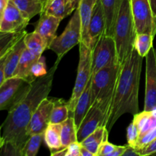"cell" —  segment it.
<instances>
[{"label": "cell", "mask_w": 156, "mask_h": 156, "mask_svg": "<svg viewBox=\"0 0 156 156\" xmlns=\"http://www.w3.org/2000/svg\"><path fill=\"white\" fill-rule=\"evenodd\" d=\"M61 59H58L47 75L31 83L30 90L14 108L8 111V116L2 125L0 147L10 142L22 152L29 139L27 128L31 117L43 100L49 96L53 76Z\"/></svg>", "instance_id": "cell-1"}, {"label": "cell", "mask_w": 156, "mask_h": 156, "mask_svg": "<svg viewBox=\"0 0 156 156\" xmlns=\"http://www.w3.org/2000/svg\"><path fill=\"white\" fill-rule=\"evenodd\" d=\"M143 57L135 49L121 65L115 94L106 128L111 131L114 123L124 114L139 113V88Z\"/></svg>", "instance_id": "cell-2"}, {"label": "cell", "mask_w": 156, "mask_h": 156, "mask_svg": "<svg viewBox=\"0 0 156 156\" xmlns=\"http://www.w3.org/2000/svg\"><path fill=\"white\" fill-rule=\"evenodd\" d=\"M121 65L107 67L92 76L91 86V105L98 107L108 121L111 105L115 94Z\"/></svg>", "instance_id": "cell-3"}, {"label": "cell", "mask_w": 156, "mask_h": 156, "mask_svg": "<svg viewBox=\"0 0 156 156\" xmlns=\"http://www.w3.org/2000/svg\"><path fill=\"white\" fill-rule=\"evenodd\" d=\"M136 34L130 1L123 0L113 36L115 41L117 56L120 65L124 62L134 49V41Z\"/></svg>", "instance_id": "cell-4"}, {"label": "cell", "mask_w": 156, "mask_h": 156, "mask_svg": "<svg viewBox=\"0 0 156 156\" xmlns=\"http://www.w3.org/2000/svg\"><path fill=\"white\" fill-rule=\"evenodd\" d=\"M82 42V23L79 9H76L73 16L69 21L65 30L49 45V50L56 53L58 59H61L72 48Z\"/></svg>", "instance_id": "cell-5"}, {"label": "cell", "mask_w": 156, "mask_h": 156, "mask_svg": "<svg viewBox=\"0 0 156 156\" xmlns=\"http://www.w3.org/2000/svg\"><path fill=\"white\" fill-rule=\"evenodd\" d=\"M91 77V50L84 43L81 42L79 44V61L76 83L71 97L67 101L70 111V117H73V111L78 101Z\"/></svg>", "instance_id": "cell-6"}, {"label": "cell", "mask_w": 156, "mask_h": 156, "mask_svg": "<svg viewBox=\"0 0 156 156\" xmlns=\"http://www.w3.org/2000/svg\"><path fill=\"white\" fill-rule=\"evenodd\" d=\"M120 64L115 41L111 36L104 34L91 50V75L101 69Z\"/></svg>", "instance_id": "cell-7"}, {"label": "cell", "mask_w": 156, "mask_h": 156, "mask_svg": "<svg viewBox=\"0 0 156 156\" xmlns=\"http://www.w3.org/2000/svg\"><path fill=\"white\" fill-rule=\"evenodd\" d=\"M31 87L23 79L12 77L0 85V110L9 111L24 98Z\"/></svg>", "instance_id": "cell-8"}, {"label": "cell", "mask_w": 156, "mask_h": 156, "mask_svg": "<svg viewBox=\"0 0 156 156\" xmlns=\"http://www.w3.org/2000/svg\"><path fill=\"white\" fill-rule=\"evenodd\" d=\"M131 11L137 34H156V16L152 12L149 0H129Z\"/></svg>", "instance_id": "cell-9"}, {"label": "cell", "mask_w": 156, "mask_h": 156, "mask_svg": "<svg viewBox=\"0 0 156 156\" xmlns=\"http://www.w3.org/2000/svg\"><path fill=\"white\" fill-rule=\"evenodd\" d=\"M156 108V50L152 47L146 56V91L144 111Z\"/></svg>", "instance_id": "cell-10"}, {"label": "cell", "mask_w": 156, "mask_h": 156, "mask_svg": "<svg viewBox=\"0 0 156 156\" xmlns=\"http://www.w3.org/2000/svg\"><path fill=\"white\" fill-rule=\"evenodd\" d=\"M30 20L27 19L12 0L0 14V32H19L24 30Z\"/></svg>", "instance_id": "cell-11"}, {"label": "cell", "mask_w": 156, "mask_h": 156, "mask_svg": "<svg viewBox=\"0 0 156 156\" xmlns=\"http://www.w3.org/2000/svg\"><path fill=\"white\" fill-rule=\"evenodd\" d=\"M54 106V98L48 97L43 100L33 114L27 128V135L44 133L48 125L50 123V117Z\"/></svg>", "instance_id": "cell-12"}, {"label": "cell", "mask_w": 156, "mask_h": 156, "mask_svg": "<svg viewBox=\"0 0 156 156\" xmlns=\"http://www.w3.org/2000/svg\"><path fill=\"white\" fill-rule=\"evenodd\" d=\"M24 37L21 38L10 51L0 57V85L5 79L13 77L23 51L26 48Z\"/></svg>", "instance_id": "cell-13"}, {"label": "cell", "mask_w": 156, "mask_h": 156, "mask_svg": "<svg viewBox=\"0 0 156 156\" xmlns=\"http://www.w3.org/2000/svg\"><path fill=\"white\" fill-rule=\"evenodd\" d=\"M100 126L106 127V117L98 107L93 105L78 129V141L82 143L86 137L94 133Z\"/></svg>", "instance_id": "cell-14"}, {"label": "cell", "mask_w": 156, "mask_h": 156, "mask_svg": "<svg viewBox=\"0 0 156 156\" xmlns=\"http://www.w3.org/2000/svg\"><path fill=\"white\" fill-rule=\"evenodd\" d=\"M106 30V20L104 14L103 6L101 0H98L93 9L89 27H88V37H89V48L92 50L101 37L105 34Z\"/></svg>", "instance_id": "cell-15"}, {"label": "cell", "mask_w": 156, "mask_h": 156, "mask_svg": "<svg viewBox=\"0 0 156 156\" xmlns=\"http://www.w3.org/2000/svg\"><path fill=\"white\" fill-rule=\"evenodd\" d=\"M40 15L41 16L37 23L34 31L37 32L45 39L49 47L56 37V30L62 19L48 15L45 12H42Z\"/></svg>", "instance_id": "cell-16"}, {"label": "cell", "mask_w": 156, "mask_h": 156, "mask_svg": "<svg viewBox=\"0 0 156 156\" xmlns=\"http://www.w3.org/2000/svg\"><path fill=\"white\" fill-rule=\"evenodd\" d=\"M79 2L80 0H51L44 5L42 12L63 19L76 11Z\"/></svg>", "instance_id": "cell-17"}, {"label": "cell", "mask_w": 156, "mask_h": 156, "mask_svg": "<svg viewBox=\"0 0 156 156\" xmlns=\"http://www.w3.org/2000/svg\"><path fill=\"white\" fill-rule=\"evenodd\" d=\"M41 56L32 53L26 47L23 51L13 77L21 78L28 83H32V82H34L35 80L32 77L30 71H31V68L34 63Z\"/></svg>", "instance_id": "cell-18"}, {"label": "cell", "mask_w": 156, "mask_h": 156, "mask_svg": "<svg viewBox=\"0 0 156 156\" xmlns=\"http://www.w3.org/2000/svg\"><path fill=\"white\" fill-rule=\"evenodd\" d=\"M106 20L105 34L114 36V27L123 0H101Z\"/></svg>", "instance_id": "cell-19"}, {"label": "cell", "mask_w": 156, "mask_h": 156, "mask_svg": "<svg viewBox=\"0 0 156 156\" xmlns=\"http://www.w3.org/2000/svg\"><path fill=\"white\" fill-rule=\"evenodd\" d=\"M98 0H80L78 9L79 10L82 23V42L89 47L88 27L92 15L93 9Z\"/></svg>", "instance_id": "cell-20"}, {"label": "cell", "mask_w": 156, "mask_h": 156, "mask_svg": "<svg viewBox=\"0 0 156 156\" xmlns=\"http://www.w3.org/2000/svg\"><path fill=\"white\" fill-rule=\"evenodd\" d=\"M92 79V77H91ZM91 79L89 81L85 90L81 94L79 101L77 102L74 111H73V118H74L75 123H76L77 130L79 126L82 123L84 117L87 114L88 111L91 108Z\"/></svg>", "instance_id": "cell-21"}, {"label": "cell", "mask_w": 156, "mask_h": 156, "mask_svg": "<svg viewBox=\"0 0 156 156\" xmlns=\"http://www.w3.org/2000/svg\"><path fill=\"white\" fill-rule=\"evenodd\" d=\"M109 131L105 126H100L94 133L90 134L81 143L82 146L89 150L94 156H97L99 148L104 142L108 141Z\"/></svg>", "instance_id": "cell-22"}, {"label": "cell", "mask_w": 156, "mask_h": 156, "mask_svg": "<svg viewBox=\"0 0 156 156\" xmlns=\"http://www.w3.org/2000/svg\"><path fill=\"white\" fill-rule=\"evenodd\" d=\"M22 15L30 20L37 15H41L44 8L43 0H12Z\"/></svg>", "instance_id": "cell-23"}, {"label": "cell", "mask_w": 156, "mask_h": 156, "mask_svg": "<svg viewBox=\"0 0 156 156\" xmlns=\"http://www.w3.org/2000/svg\"><path fill=\"white\" fill-rule=\"evenodd\" d=\"M61 129L62 123H50L44 132V141L51 152L62 149Z\"/></svg>", "instance_id": "cell-24"}, {"label": "cell", "mask_w": 156, "mask_h": 156, "mask_svg": "<svg viewBox=\"0 0 156 156\" xmlns=\"http://www.w3.org/2000/svg\"><path fill=\"white\" fill-rule=\"evenodd\" d=\"M26 47L32 53L39 56H42L44 50L48 47L47 41L37 32L34 31L27 33L24 37Z\"/></svg>", "instance_id": "cell-25"}, {"label": "cell", "mask_w": 156, "mask_h": 156, "mask_svg": "<svg viewBox=\"0 0 156 156\" xmlns=\"http://www.w3.org/2000/svg\"><path fill=\"white\" fill-rule=\"evenodd\" d=\"M27 33L25 30L19 32H0V57L10 51Z\"/></svg>", "instance_id": "cell-26"}, {"label": "cell", "mask_w": 156, "mask_h": 156, "mask_svg": "<svg viewBox=\"0 0 156 156\" xmlns=\"http://www.w3.org/2000/svg\"><path fill=\"white\" fill-rule=\"evenodd\" d=\"M61 140L62 148H66L74 142L78 141L77 128L73 117H69L62 123Z\"/></svg>", "instance_id": "cell-27"}, {"label": "cell", "mask_w": 156, "mask_h": 156, "mask_svg": "<svg viewBox=\"0 0 156 156\" xmlns=\"http://www.w3.org/2000/svg\"><path fill=\"white\" fill-rule=\"evenodd\" d=\"M70 117L68 104L63 99L54 98V106L50 117V123H62Z\"/></svg>", "instance_id": "cell-28"}, {"label": "cell", "mask_w": 156, "mask_h": 156, "mask_svg": "<svg viewBox=\"0 0 156 156\" xmlns=\"http://www.w3.org/2000/svg\"><path fill=\"white\" fill-rule=\"evenodd\" d=\"M155 37L148 33L137 34L134 41V49L137 53L143 56L146 57L149 53V50L153 47V40Z\"/></svg>", "instance_id": "cell-29"}, {"label": "cell", "mask_w": 156, "mask_h": 156, "mask_svg": "<svg viewBox=\"0 0 156 156\" xmlns=\"http://www.w3.org/2000/svg\"><path fill=\"white\" fill-rule=\"evenodd\" d=\"M44 140V133L30 136L23 149V156H36Z\"/></svg>", "instance_id": "cell-30"}, {"label": "cell", "mask_w": 156, "mask_h": 156, "mask_svg": "<svg viewBox=\"0 0 156 156\" xmlns=\"http://www.w3.org/2000/svg\"><path fill=\"white\" fill-rule=\"evenodd\" d=\"M30 73H31V76L34 80L47 74L48 72L47 71V65H46L45 57L44 56H41L34 63Z\"/></svg>", "instance_id": "cell-31"}, {"label": "cell", "mask_w": 156, "mask_h": 156, "mask_svg": "<svg viewBox=\"0 0 156 156\" xmlns=\"http://www.w3.org/2000/svg\"><path fill=\"white\" fill-rule=\"evenodd\" d=\"M156 139V127L153 129H150L146 133H145L143 136L140 137L139 139L138 142H137L136 145L135 146V149H136L137 152H140L143 149H144L146 146L152 143L153 140Z\"/></svg>", "instance_id": "cell-32"}, {"label": "cell", "mask_w": 156, "mask_h": 156, "mask_svg": "<svg viewBox=\"0 0 156 156\" xmlns=\"http://www.w3.org/2000/svg\"><path fill=\"white\" fill-rule=\"evenodd\" d=\"M126 138H127V144L135 148L140 138V131L136 125L133 121L126 129Z\"/></svg>", "instance_id": "cell-33"}, {"label": "cell", "mask_w": 156, "mask_h": 156, "mask_svg": "<svg viewBox=\"0 0 156 156\" xmlns=\"http://www.w3.org/2000/svg\"><path fill=\"white\" fill-rule=\"evenodd\" d=\"M1 155L5 156H23L22 152L12 143L8 142L1 146Z\"/></svg>", "instance_id": "cell-34"}, {"label": "cell", "mask_w": 156, "mask_h": 156, "mask_svg": "<svg viewBox=\"0 0 156 156\" xmlns=\"http://www.w3.org/2000/svg\"><path fill=\"white\" fill-rule=\"evenodd\" d=\"M115 147L116 146L109 143L108 140L106 142H104L99 148L97 156H110V155L114 152Z\"/></svg>", "instance_id": "cell-35"}, {"label": "cell", "mask_w": 156, "mask_h": 156, "mask_svg": "<svg viewBox=\"0 0 156 156\" xmlns=\"http://www.w3.org/2000/svg\"><path fill=\"white\" fill-rule=\"evenodd\" d=\"M82 144L80 142L76 141L67 146V156H81Z\"/></svg>", "instance_id": "cell-36"}, {"label": "cell", "mask_w": 156, "mask_h": 156, "mask_svg": "<svg viewBox=\"0 0 156 156\" xmlns=\"http://www.w3.org/2000/svg\"><path fill=\"white\" fill-rule=\"evenodd\" d=\"M140 156H146V155H153L156 153V139L155 140L149 143L148 146H146L144 149L140 150L139 152Z\"/></svg>", "instance_id": "cell-37"}, {"label": "cell", "mask_w": 156, "mask_h": 156, "mask_svg": "<svg viewBox=\"0 0 156 156\" xmlns=\"http://www.w3.org/2000/svg\"><path fill=\"white\" fill-rule=\"evenodd\" d=\"M122 156H140V155L135 148L127 144Z\"/></svg>", "instance_id": "cell-38"}, {"label": "cell", "mask_w": 156, "mask_h": 156, "mask_svg": "<svg viewBox=\"0 0 156 156\" xmlns=\"http://www.w3.org/2000/svg\"><path fill=\"white\" fill-rule=\"evenodd\" d=\"M125 149H126V146H116L114 152L110 155V156H122L124 152Z\"/></svg>", "instance_id": "cell-39"}, {"label": "cell", "mask_w": 156, "mask_h": 156, "mask_svg": "<svg viewBox=\"0 0 156 156\" xmlns=\"http://www.w3.org/2000/svg\"><path fill=\"white\" fill-rule=\"evenodd\" d=\"M67 147L62 148V149H59V150L51 152L52 156H67Z\"/></svg>", "instance_id": "cell-40"}, {"label": "cell", "mask_w": 156, "mask_h": 156, "mask_svg": "<svg viewBox=\"0 0 156 156\" xmlns=\"http://www.w3.org/2000/svg\"><path fill=\"white\" fill-rule=\"evenodd\" d=\"M9 0H0V14L2 13L8 5Z\"/></svg>", "instance_id": "cell-41"}, {"label": "cell", "mask_w": 156, "mask_h": 156, "mask_svg": "<svg viewBox=\"0 0 156 156\" xmlns=\"http://www.w3.org/2000/svg\"><path fill=\"white\" fill-rule=\"evenodd\" d=\"M81 156H94L90 152L89 150L85 148L84 146H82V149H81Z\"/></svg>", "instance_id": "cell-42"}, {"label": "cell", "mask_w": 156, "mask_h": 156, "mask_svg": "<svg viewBox=\"0 0 156 156\" xmlns=\"http://www.w3.org/2000/svg\"><path fill=\"white\" fill-rule=\"evenodd\" d=\"M149 2H150L152 12H153L155 16H156V0H149Z\"/></svg>", "instance_id": "cell-43"}, {"label": "cell", "mask_w": 156, "mask_h": 156, "mask_svg": "<svg viewBox=\"0 0 156 156\" xmlns=\"http://www.w3.org/2000/svg\"><path fill=\"white\" fill-rule=\"evenodd\" d=\"M50 1H51V0H47V1H46V2H45V3H44V5H46V4H47V2H50Z\"/></svg>", "instance_id": "cell-44"}, {"label": "cell", "mask_w": 156, "mask_h": 156, "mask_svg": "<svg viewBox=\"0 0 156 156\" xmlns=\"http://www.w3.org/2000/svg\"><path fill=\"white\" fill-rule=\"evenodd\" d=\"M43 1H44V3H45V2L47 1V0H43Z\"/></svg>", "instance_id": "cell-45"}, {"label": "cell", "mask_w": 156, "mask_h": 156, "mask_svg": "<svg viewBox=\"0 0 156 156\" xmlns=\"http://www.w3.org/2000/svg\"><path fill=\"white\" fill-rule=\"evenodd\" d=\"M156 155V153H155V154H154V155Z\"/></svg>", "instance_id": "cell-46"}]
</instances>
